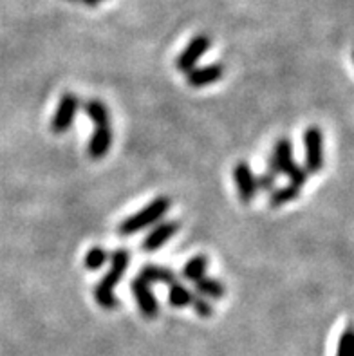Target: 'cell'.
Wrapping results in <instances>:
<instances>
[{"instance_id":"1","label":"cell","mask_w":354,"mask_h":356,"mask_svg":"<svg viewBox=\"0 0 354 356\" xmlns=\"http://www.w3.org/2000/svg\"><path fill=\"white\" fill-rule=\"evenodd\" d=\"M108 261H111V268L102 277L98 284L95 288V298L96 302L104 309H116L120 306V300L114 295V288L118 286L123 277H125V271L129 268L130 262V253L125 248H118L113 253H108Z\"/></svg>"},{"instance_id":"2","label":"cell","mask_w":354,"mask_h":356,"mask_svg":"<svg viewBox=\"0 0 354 356\" xmlns=\"http://www.w3.org/2000/svg\"><path fill=\"white\" fill-rule=\"evenodd\" d=\"M268 168L269 172H273L275 176H286L289 183L298 186H304L309 174L302 165L293 159V145L289 138H280L275 143L273 154L268 159Z\"/></svg>"},{"instance_id":"3","label":"cell","mask_w":354,"mask_h":356,"mask_svg":"<svg viewBox=\"0 0 354 356\" xmlns=\"http://www.w3.org/2000/svg\"><path fill=\"white\" fill-rule=\"evenodd\" d=\"M172 207L170 197H166V195H159V197L152 199L147 207H143L139 212L132 213L127 219H123V222L120 225L118 232L123 237H129V235H134L141 230H147L150 226L157 225V222L161 221L163 217L168 213Z\"/></svg>"},{"instance_id":"4","label":"cell","mask_w":354,"mask_h":356,"mask_svg":"<svg viewBox=\"0 0 354 356\" xmlns=\"http://www.w3.org/2000/svg\"><path fill=\"white\" fill-rule=\"evenodd\" d=\"M304 152L307 174H319L323 168V134L320 127H307L304 132Z\"/></svg>"},{"instance_id":"5","label":"cell","mask_w":354,"mask_h":356,"mask_svg":"<svg viewBox=\"0 0 354 356\" xmlns=\"http://www.w3.org/2000/svg\"><path fill=\"white\" fill-rule=\"evenodd\" d=\"M78 108H80V98L74 92H63L58 102V107L54 111L53 120H51V131L54 134L67 132L72 123H74Z\"/></svg>"},{"instance_id":"6","label":"cell","mask_w":354,"mask_h":356,"mask_svg":"<svg viewBox=\"0 0 354 356\" xmlns=\"http://www.w3.org/2000/svg\"><path fill=\"white\" fill-rule=\"evenodd\" d=\"M211 40L208 38L207 35H198L193 36L192 40L188 42V45L181 51V54L175 58V67L179 72H186L192 71L193 67H198L199 60L208 49H210Z\"/></svg>"},{"instance_id":"7","label":"cell","mask_w":354,"mask_h":356,"mask_svg":"<svg viewBox=\"0 0 354 356\" xmlns=\"http://www.w3.org/2000/svg\"><path fill=\"white\" fill-rule=\"evenodd\" d=\"M130 291L134 295L136 304H138L139 312L143 313L145 318H148V321L156 318L157 313H159V304H157V298L156 295H154L150 284L145 282L143 279L136 277V279L130 282Z\"/></svg>"},{"instance_id":"8","label":"cell","mask_w":354,"mask_h":356,"mask_svg":"<svg viewBox=\"0 0 354 356\" xmlns=\"http://www.w3.org/2000/svg\"><path fill=\"white\" fill-rule=\"evenodd\" d=\"M177 232H179V222L177 221H159L157 225L152 226V230L145 235L143 243H141V248L148 253L157 252V250L163 248Z\"/></svg>"},{"instance_id":"9","label":"cell","mask_w":354,"mask_h":356,"mask_svg":"<svg viewBox=\"0 0 354 356\" xmlns=\"http://www.w3.org/2000/svg\"><path fill=\"white\" fill-rule=\"evenodd\" d=\"M234 181L237 186V192L244 203H251L259 194L257 188V176L253 174L251 167L246 161H239L234 167Z\"/></svg>"},{"instance_id":"10","label":"cell","mask_w":354,"mask_h":356,"mask_svg":"<svg viewBox=\"0 0 354 356\" xmlns=\"http://www.w3.org/2000/svg\"><path fill=\"white\" fill-rule=\"evenodd\" d=\"M223 76H225V67L220 63H208V65H198L186 72V83L193 89H201L216 83Z\"/></svg>"},{"instance_id":"11","label":"cell","mask_w":354,"mask_h":356,"mask_svg":"<svg viewBox=\"0 0 354 356\" xmlns=\"http://www.w3.org/2000/svg\"><path fill=\"white\" fill-rule=\"evenodd\" d=\"M113 147V129L111 125L95 127V132L90 136L89 145H87V154L92 159L105 158Z\"/></svg>"},{"instance_id":"12","label":"cell","mask_w":354,"mask_h":356,"mask_svg":"<svg viewBox=\"0 0 354 356\" xmlns=\"http://www.w3.org/2000/svg\"><path fill=\"white\" fill-rule=\"evenodd\" d=\"M139 279H143L148 284H168L177 280V273L170 268L165 266H157V264H147V266L141 268L139 271Z\"/></svg>"},{"instance_id":"13","label":"cell","mask_w":354,"mask_h":356,"mask_svg":"<svg viewBox=\"0 0 354 356\" xmlns=\"http://www.w3.org/2000/svg\"><path fill=\"white\" fill-rule=\"evenodd\" d=\"M193 293L201 295L208 300H217V298H223L226 295V286L214 277L204 275L193 282Z\"/></svg>"},{"instance_id":"14","label":"cell","mask_w":354,"mask_h":356,"mask_svg":"<svg viewBox=\"0 0 354 356\" xmlns=\"http://www.w3.org/2000/svg\"><path fill=\"white\" fill-rule=\"evenodd\" d=\"M86 114L89 118L90 122L95 123V127H105V125H111V113H108L107 105L98 98H90L87 99L86 105Z\"/></svg>"},{"instance_id":"15","label":"cell","mask_w":354,"mask_h":356,"mask_svg":"<svg viewBox=\"0 0 354 356\" xmlns=\"http://www.w3.org/2000/svg\"><path fill=\"white\" fill-rule=\"evenodd\" d=\"M300 192L302 186L293 185V183H289V185L286 186H278V188H275L273 192H271V195H269V207L280 208L284 207V204L291 203V201H296V199L300 197Z\"/></svg>"},{"instance_id":"16","label":"cell","mask_w":354,"mask_h":356,"mask_svg":"<svg viewBox=\"0 0 354 356\" xmlns=\"http://www.w3.org/2000/svg\"><path fill=\"white\" fill-rule=\"evenodd\" d=\"M208 257L207 255H193L186 264L183 266V271H181V277L188 282H195L201 277L207 275L208 270Z\"/></svg>"},{"instance_id":"17","label":"cell","mask_w":354,"mask_h":356,"mask_svg":"<svg viewBox=\"0 0 354 356\" xmlns=\"http://www.w3.org/2000/svg\"><path fill=\"white\" fill-rule=\"evenodd\" d=\"M190 300H192V291L183 282H177V280L172 282L170 288H168V304L172 307L181 309V307L190 306Z\"/></svg>"},{"instance_id":"18","label":"cell","mask_w":354,"mask_h":356,"mask_svg":"<svg viewBox=\"0 0 354 356\" xmlns=\"http://www.w3.org/2000/svg\"><path fill=\"white\" fill-rule=\"evenodd\" d=\"M108 261V252L102 246H92V248L87 252L86 259H83V264L89 271H96L99 268L105 266V262Z\"/></svg>"},{"instance_id":"19","label":"cell","mask_w":354,"mask_h":356,"mask_svg":"<svg viewBox=\"0 0 354 356\" xmlns=\"http://www.w3.org/2000/svg\"><path fill=\"white\" fill-rule=\"evenodd\" d=\"M337 356H354V333L353 327H346V331L338 339Z\"/></svg>"},{"instance_id":"20","label":"cell","mask_w":354,"mask_h":356,"mask_svg":"<svg viewBox=\"0 0 354 356\" xmlns=\"http://www.w3.org/2000/svg\"><path fill=\"white\" fill-rule=\"evenodd\" d=\"M190 306L193 307V312L198 313L202 318H210L214 315V304L208 300V298L201 297L198 293H192V300H190Z\"/></svg>"},{"instance_id":"21","label":"cell","mask_w":354,"mask_h":356,"mask_svg":"<svg viewBox=\"0 0 354 356\" xmlns=\"http://www.w3.org/2000/svg\"><path fill=\"white\" fill-rule=\"evenodd\" d=\"M257 188L262 190V192H268L271 194L275 188H277V176H275L273 172H269L266 168L259 177H257Z\"/></svg>"},{"instance_id":"22","label":"cell","mask_w":354,"mask_h":356,"mask_svg":"<svg viewBox=\"0 0 354 356\" xmlns=\"http://www.w3.org/2000/svg\"><path fill=\"white\" fill-rule=\"evenodd\" d=\"M80 2H83L86 6H90V8H96L102 0H80Z\"/></svg>"},{"instance_id":"23","label":"cell","mask_w":354,"mask_h":356,"mask_svg":"<svg viewBox=\"0 0 354 356\" xmlns=\"http://www.w3.org/2000/svg\"><path fill=\"white\" fill-rule=\"evenodd\" d=\"M67 2H80V0H67Z\"/></svg>"}]
</instances>
